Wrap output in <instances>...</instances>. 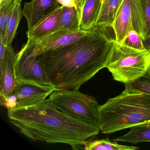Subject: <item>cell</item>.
I'll list each match as a JSON object with an SVG mask.
<instances>
[{"instance_id":"cell-14","label":"cell","mask_w":150,"mask_h":150,"mask_svg":"<svg viewBox=\"0 0 150 150\" xmlns=\"http://www.w3.org/2000/svg\"><path fill=\"white\" fill-rule=\"evenodd\" d=\"M79 30H80V28L79 8L76 7L63 6L60 20L54 31Z\"/></svg>"},{"instance_id":"cell-19","label":"cell","mask_w":150,"mask_h":150,"mask_svg":"<svg viewBox=\"0 0 150 150\" xmlns=\"http://www.w3.org/2000/svg\"><path fill=\"white\" fill-rule=\"evenodd\" d=\"M22 0H1L0 3V38L5 35L8 24L17 3Z\"/></svg>"},{"instance_id":"cell-12","label":"cell","mask_w":150,"mask_h":150,"mask_svg":"<svg viewBox=\"0 0 150 150\" xmlns=\"http://www.w3.org/2000/svg\"><path fill=\"white\" fill-rule=\"evenodd\" d=\"M59 5L57 0H31L24 3L22 14L27 21L28 30Z\"/></svg>"},{"instance_id":"cell-16","label":"cell","mask_w":150,"mask_h":150,"mask_svg":"<svg viewBox=\"0 0 150 150\" xmlns=\"http://www.w3.org/2000/svg\"><path fill=\"white\" fill-rule=\"evenodd\" d=\"M129 132L113 139L114 141L137 144L150 142V124L140 125L130 128Z\"/></svg>"},{"instance_id":"cell-24","label":"cell","mask_w":150,"mask_h":150,"mask_svg":"<svg viewBox=\"0 0 150 150\" xmlns=\"http://www.w3.org/2000/svg\"><path fill=\"white\" fill-rule=\"evenodd\" d=\"M58 3L63 6L78 8V0H57Z\"/></svg>"},{"instance_id":"cell-3","label":"cell","mask_w":150,"mask_h":150,"mask_svg":"<svg viewBox=\"0 0 150 150\" xmlns=\"http://www.w3.org/2000/svg\"><path fill=\"white\" fill-rule=\"evenodd\" d=\"M145 124H150V95L129 84L120 95L99 105L98 126L102 133Z\"/></svg>"},{"instance_id":"cell-23","label":"cell","mask_w":150,"mask_h":150,"mask_svg":"<svg viewBox=\"0 0 150 150\" xmlns=\"http://www.w3.org/2000/svg\"><path fill=\"white\" fill-rule=\"evenodd\" d=\"M1 106L6 108L8 110L13 109L17 107V98L14 94L13 93L5 100L1 101Z\"/></svg>"},{"instance_id":"cell-4","label":"cell","mask_w":150,"mask_h":150,"mask_svg":"<svg viewBox=\"0 0 150 150\" xmlns=\"http://www.w3.org/2000/svg\"><path fill=\"white\" fill-rule=\"evenodd\" d=\"M106 68L115 81L131 83L150 69V50H136L115 41Z\"/></svg>"},{"instance_id":"cell-25","label":"cell","mask_w":150,"mask_h":150,"mask_svg":"<svg viewBox=\"0 0 150 150\" xmlns=\"http://www.w3.org/2000/svg\"><path fill=\"white\" fill-rule=\"evenodd\" d=\"M6 48V47L4 46L2 42L0 41V67L2 66Z\"/></svg>"},{"instance_id":"cell-21","label":"cell","mask_w":150,"mask_h":150,"mask_svg":"<svg viewBox=\"0 0 150 150\" xmlns=\"http://www.w3.org/2000/svg\"><path fill=\"white\" fill-rule=\"evenodd\" d=\"M129 84L135 89L150 95V69L143 76Z\"/></svg>"},{"instance_id":"cell-1","label":"cell","mask_w":150,"mask_h":150,"mask_svg":"<svg viewBox=\"0 0 150 150\" xmlns=\"http://www.w3.org/2000/svg\"><path fill=\"white\" fill-rule=\"evenodd\" d=\"M116 41L113 27L95 25L85 36L39 56L50 82L58 89L79 90L106 67Z\"/></svg>"},{"instance_id":"cell-6","label":"cell","mask_w":150,"mask_h":150,"mask_svg":"<svg viewBox=\"0 0 150 150\" xmlns=\"http://www.w3.org/2000/svg\"><path fill=\"white\" fill-rule=\"evenodd\" d=\"M145 0H123L113 26L117 42L122 45L131 30L145 38Z\"/></svg>"},{"instance_id":"cell-22","label":"cell","mask_w":150,"mask_h":150,"mask_svg":"<svg viewBox=\"0 0 150 150\" xmlns=\"http://www.w3.org/2000/svg\"><path fill=\"white\" fill-rule=\"evenodd\" d=\"M145 28L146 37L150 35V0H145Z\"/></svg>"},{"instance_id":"cell-17","label":"cell","mask_w":150,"mask_h":150,"mask_svg":"<svg viewBox=\"0 0 150 150\" xmlns=\"http://www.w3.org/2000/svg\"><path fill=\"white\" fill-rule=\"evenodd\" d=\"M22 1H19L13 13V15L8 24L3 38H0V41L2 42L6 47L12 45L13 40L16 34L19 23L23 16L21 3Z\"/></svg>"},{"instance_id":"cell-5","label":"cell","mask_w":150,"mask_h":150,"mask_svg":"<svg viewBox=\"0 0 150 150\" xmlns=\"http://www.w3.org/2000/svg\"><path fill=\"white\" fill-rule=\"evenodd\" d=\"M52 104L66 115L98 126L99 105L94 97L79 90L57 89L49 96Z\"/></svg>"},{"instance_id":"cell-8","label":"cell","mask_w":150,"mask_h":150,"mask_svg":"<svg viewBox=\"0 0 150 150\" xmlns=\"http://www.w3.org/2000/svg\"><path fill=\"white\" fill-rule=\"evenodd\" d=\"M57 89L52 84L25 80H17L13 92L17 98L16 108L30 106L43 101Z\"/></svg>"},{"instance_id":"cell-7","label":"cell","mask_w":150,"mask_h":150,"mask_svg":"<svg viewBox=\"0 0 150 150\" xmlns=\"http://www.w3.org/2000/svg\"><path fill=\"white\" fill-rule=\"evenodd\" d=\"M15 73L16 81L25 80L52 84L47 77L39 56L33 55L31 46L28 42L16 54Z\"/></svg>"},{"instance_id":"cell-11","label":"cell","mask_w":150,"mask_h":150,"mask_svg":"<svg viewBox=\"0 0 150 150\" xmlns=\"http://www.w3.org/2000/svg\"><path fill=\"white\" fill-rule=\"evenodd\" d=\"M63 6L59 5L42 17L26 32L28 41H35L53 32L59 22Z\"/></svg>"},{"instance_id":"cell-26","label":"cell","mask_w":150,"mask_h":150,"mask_svg":"<svg viewBox=\"0 0 150 150\" xmlns=\"http://www.w3.org/2000/svg\"><path fill=\"white\" fill-rule=\"evenodd\" d=\"M143 43L146 50H150V35L143 39Z\"/></svg>"},{"instance_id":"cell-2","label":"cell","mask_w":150,"mask_h":150,"mask_svg":"<svg viewBox=\"0 0 150 150\" xmlns=\"http://www.w3.org/2000/svg\"><path fill=\"white\" fill-rule=\"evenodd\" d=\"M9 122L33 141L66 144L73 150L100 132L97 126L73 118L54 107L49 99L30 106L8 110Z\"/></svg>"},{"instance_id":"cell-15","label":"cell","mask_w":150,"mask_h":150,"mask_svg":"<svg viewBox=\"0 0 150 150\" xmlns=\"http://www.w3.org/2000/svg\"><path fill=\"white\" fill-rule=\"evenodd\" d=\"M123 0H103L95 25L113 27Z\"/></svg>"},{"instance_id":"cell-13","label":"cell","mask_w":150,"mask_h":150,"mask_svg":"<svg viewBox=\"0 0 150 150\" xmlns=\"http://www.w3.org/2000/svg\"><path fill=\"white\" fill-rule=\"evenodd\" d=\"M103 0H82L78 6L80 28L87 30L96 24Z\"/></svg>"},{"instance_id":"cell-18","label":"cell","mask_w":150,"mask_h":150,"mask_svg":"<svg viewBox=\"0 0 150 150\" xmlns=\"http://www.w3.org/2000/svg\"><path fill=\"white\" fill-rule=\"evenodd\" d=\"M139 149V147L137 146L119 144L115 141H110L108 138L86 140L83 147V149L86 150H135Z\"/></svg>"},{"instance_id":"cell-10","label":"cell","mask_w":150,"mask_h":150,"mask_svg":"<svg viewBox=\"0 0 150 150\" xmlns=\"http://www.w3.org/2000/svg\"><path fill=\"white\" fill-rule=\"evenodd\" d=\"M16 54L12 45L6 48L2 66L0 67L1 101L13 93L16 83L15 73Z\"/></svg>"},{"instance_id":"cell-20","label":"cell","mask_w":150,"mask_h":150,"mask_svg":"<svg viewBox=\"0 0 150 150\" xmlns=\"http://www.w3.org/2000/svg\"><path fill=\"white\" fill-rule=\"evenodd\" d=\"M122 45L136 50H146L143 44V40L141 37L134 30L129 31Z\"/></svg>"},{"instance_id":"cell-9","label":"cell","mask_w":150,"mask_h":150,"mask_svg":"<svg viewBox=\"0 0 150 150\" xmlns=\"http://www.w3.org/2000/svg\"><path fill=\"white\" fill-rule=\"evenodd\" d=\"M89 30L53 31L37 41L28 42L31 46L33 55L38 56L76 42L86 35Z\"/></svg>"}]
</instances>
